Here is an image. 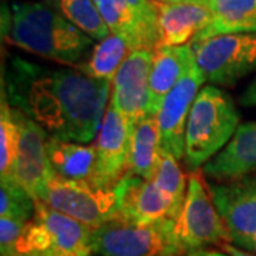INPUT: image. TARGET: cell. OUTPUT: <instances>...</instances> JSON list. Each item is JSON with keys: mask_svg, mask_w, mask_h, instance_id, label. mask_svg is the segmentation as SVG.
<instances>
[{"mask_svg": "<svg viewBox=\"0 0 256 256\" xmlns=\"http://www.w3.org/2000/svg\"><path fill=\"white\" fill-rule=\"evenodd\" d=\"M111 86L77 68H52L22 57L10 58L2 80L13 108L50 137L82 144L90 142L101 128Z\"/></svg>", "mask_w": 256, "mask_h": 256, "instance_id": "1", "label": "cell"}, {"mask_svg": "<svg viewBox=\"0 0 256 256\" xmlns=\"http://www.w3.org/2000/svg\"><path fill=\"white\" fill-rule=\"evenodd\" d=\"M8 34L24 52L73 67L82 64L94 47L92 37L46 3H16Z\"/></svg>", "mask_w": 256, "mask_h": 256, "instance_id": "2", "label": "cell"}, {"mask_svg": "<svg viewBox=\"0 0 256 256\" xmlns=\"http://www.w3.org/2000/svg\"><path fill=\"white\" fill-rule=\"evenodd\" d=\"M239 128V112L228 92L202 87L192 104L185 128L184 162L191 172L210 162L228 146Z\"/></svg>", "mask_w": 256, "mask_h": 256, "instance_id": "3", "label": "cell"}, {"mask_svg": "<svg viewBox=\"0 0 256 256\" xmlns=\"http://www.w3.org/2000/svg\"><path fill=\"white\" fill-rule=\"evenodd\" d=\"M92 229L36 201V210L12 256H90Z\"/></svg>", "mask_w": 256, "mask_h": 256, "instance_id": "4", "label": "cell"}, {"mask_svg": "<svg viewBox=\"0 0 256 256\" xmlns=\"http://www.w3.org/2000/svg\"><path fill=\"white\" fill-rule=\"evenodd\" d=\"M174 220L137 225L117 218L92 229V252L100 256H182L172 234Z\"/></svg>", "mask_w": 256, "mask_h": 256, "instance_id": "5", "label": "cell"}, {"mask_svg": "<svg viewBox=\"0 0 256 256\" xmlns=\"http://www.w3.org/2000/svg\"><path fill=\"white\" fill-rule=\"evenodd\" d=\"M172 234L185 255L230 242L225 222L198 171L188 176L185 201L180 215L174 220Z\"/></svg>", "mask_w": 256, "mask_h": 256, "instance_id": "6", "label": "cell"}, {"mask_svg": "<svg viewBox=\"0 0 256 256\" xmlns=\"http://www.w3.org/2000/svg\"><path fill=\"white\" fill-rule=\"evenodd\" d=\"M190 46L205 80L212 86H234L256 72V32L218 34Z\"/></svg>", "mask_w": 256, "mask_h": 256, "instance_id": "7", "label": "cell"}, {"mask_svg": "<svg viewBox=\"0 0 256 256\" xmlns=\"http://www.w3.org/2000/svg\"><path fill=\"white\" fill-rule=\"evenodd\" d=\"M40 201L92 229L118 218L114 188H98L90 181H70L53 174Z\"/></svg>", "mask_w": 256, "mask_h": 256, "instance_id": "8", "label": "cell"}, {"mask_svg": "<svg viewBox=\"0 0 256 256\" xmlns=\"http://www.w3.org/2000/svg\"><path fill=\"white\" fill-rule=\"evenodd\" d=\"M208 190L230 242L256 254V172L225 182L210 181Z\"/></svg>", "mask_w": 256, "mask_h": 256, "instance_id": "9", "label": "cell"}, {"mask_svg": "<svg viewBox=\"0 0 256 256\" xmlns=\"http://www.w3.org/2000/svg\"><path fill=\"white\" fill-rule=\"evenodd\" d=\"M205 82L206 80L198 67L196 60H194L181 80L165 97L156 114L161 136V150L171 154L178 161L184 160L185 128L190 111Z\"/></svg>", "mask_w": 256, "mask_h": 256, "instance_id": "10", "label": "cell"}, {"mask_svg": "<svg viewBox=\"0 0 256 256\" xmlns=\"http://www.w3.org/2000/svg\"><path fill=\"white\" fill-rule=\"evenodd\" d=\"M132 126L108 106L96 144V162L90 182L111 190L128 172Z\"/></svg>", "mask_w": 256, "mask_h": 256, "instance_id": "11", "label": "cell"}, {"mask_svg": "<svg viewBox=\"0 0 256 256\" xmlns=\"http://www.w3.org/2000/svg\"><path fill=\"white\" fill-rule=\"evenodd\" d=\"M13 110L20 128L13 180H16L36 201H40L46 192L47 184L54 174L47 156L48 134L26 114L16 108Z\"/></svg>", "mask_w": 256, "mask_h": 256, "instance_id": "12", "label": "cell"}, {"mask_svg": "<svg viewBox=\"0 0 256 256\" xmlns=\"http://www.w3.org/2000/svg\"><path fill=\"white\" fill-rule=\"evenodd\" d=\"M154 50H132L116 74L110 106L132 126L146 116L150 101V73Z\"/></svg>", "mask_w": 256, "mask_h": 256, "instance_id": "13", "label": "cell"}, {"mask_svg": "<svg viewBox=\"0 0 256 256\" xmlns=\"http://www.w3.org/2000/svg\"><path fill=\"white\" fill-rule=\"evenodd\" d=\"M118 218L137 225L171 220L170 205L152 181L127 172L114 186Z\"/></svg>", "mask_w": 256, "mask_h": 256, "instance_id": "14", "label": "cell"}, {"mask_svg": "<svg viewBox=\"0 0 256 256\" xmlns=\"http://www.w3.org/2000/svg\"><path fill=\"white\" fill-rule=\"evenodd\" d=\"M158 12L161 46H186L212 22L208 6L190 2L154 0Z\"/></svg>", "mask_w": 256, "mask_h": 256, "instance_id": "15", "label": "cell"}, {"mask_svg": "<svg viewBox=\"0 0 256 256\" xmlns=\"http://www.w3.org/2000/svg\"><path fill=\"white\" fill-rule=\"evenodd\" d=\"M252 172H256V121L239 126L228 146L204 166V174L214 182L232 181Z\"/></svg>", "mask_w": 256, "mask_h": 256, "instance_id": "16", "label": "cell"}, {"mask_svg": "<svg viewBox=\"0 0 256 256\" xmlns=\"http://www.w3.org/2000/svg\"><path fill=\"white\" fill-rule=\"evenodd\" d=\"M194 60L195 56L190 44L161 46L154 50L150 73V101L146 114L156 117L164 98L181 80Z\"/></svg>", "mask_w": 256, "mask_h": 256, "instance_id": "17", "label": "cell"}, {"mask_svg": "<svg viewBox=\"0 0 256 256\" xmlns=\"http://www.w3.org/2000/svg\"><path fill=\"white\" fill-rule=\"evenodd\" d=\"M101 18L106 22L110 33L121 37L131 50L160 47V37L154 34L142 23L137 14L118 0H94Z\"/></svg>", "mask_w": 256, "mask_h": 256, "instance_id": "18", "label": "cell"}, {"mask_svg": "<svg viewBox=\"0 0 256 256\" xmlns=\"http://www.w3.org/2000/svg\"><path fill=\"white\" fill-rule=\"evenodd\" d=\"M161 136L156 117L146 114L132 124L128 172L152 181L161 161Z\"/></svg>", "mask_w": 256, "mask_h": 256, "instance_id": "19", "label": "cell"}, {"mask_svg": "<svg viewBox=\"0 0 256 256\" xmlns=\"http://www.w3.org/2000/svg\"><path fill=\"white\" fill-rule=\"evenodd\" d=\"M205 4L212 13V22L192 42L226 33L256 32V0H205Z\"/></svg>", "mask_w": 256, "mask_h": 256, "instance_id": "20", "label": "cell"}, {"mask_svg": "<svg viewBox=\"0 0 256 256\" xmlns=\"http://www.w3.org/2000/svg\"><path fill=\"white\" fill-rule=\"evenodd\" d=\"M47 156L56 175L70 181H90L96 162V146L48 136Z\"/></svg>", "mask_w": 256, "mask_h": 256, "instance_id": "21", "label": "cell"}, {"mask_svg": "<svg viewBox=\"0 0 256 256\" xmlns=\"http://www.w3.org/2000/svg\"><path fill=\"white\" fill-rule=\"evenodd\" d=\"M131 52L132 50L121 37L111 33L92 47L88 57L76 68L92 78L112 82L121 64Z\"/></svg>", "mask_w": 256, "mask_h": 256, "instance_id": "22", "label": "cell"}, {"mask_svg": "<svg viewBox=\"0 0 256 256\" xmlns=\"http://www.w3.org/2000/svg\"><path fill=\"white\" fill-rule=\"evenodd\" d=\"M44 3L57 10L94 42H101L111 34L94 0H44Z\"/></svg>", "mask_w": 256, "mask_h": 256, "instance_id": "23", "label": "cell"}, {"mask_svg": "<svg viewBox=\"0 0 256 256\" xmlns=\"http://www.w3.org/2000/svg\"><path fill=\"white\" fill-rule=\"evenodd\" d=\"M152 182L156 184L158 191L162 194V196L168 202L171 220H175L182 210L186 190H188L186 178L178 164V160L171 154L162 151L161 161Z\"/></svg>", "mask_w": 256, "mask_h": 256, "instance_id": "24", "label": "cell"}, {"mask_svg": "<svg viewBox=\"0 0 256 256\" xmlns=\"http://www.w3.org/2000/svg\"><path fill=\"white\" fill-rule=\"evenodd\" d=\"M20 128L14 117L4 90H2L0 106V176L2 180L13 178V166L18 154Z\"/></svg>", "mask_w": 256, "mask_h": 256, "instance_id": "25", "label": "cell"}, {"mask_svg": "<svg viewBox=\"0 0 256 256\" xmlns=\"http://www.w3.org/2000/svg\"><path fill=\"white\" fill-rule=\"evenodd\" d=\"M36 210V200L16 180H2L0 182V216H12L28 220Z\"/></svg>", "mask_w": 256, "mask_h": 256, "instance_id": "26", "label": "cell"}, {"mask_svg": "<svg viewBox=\"0 0 256 256\" xmlns=\"http://www.w3.org/2000/svg\"><path fill=\"white\" fill-rule=\"evenodd\" d=\"M28 222L12 218V216H0V252L2 256H12L14 245L23 234Z\"/></svg>", "mask_w": 256, "mask_h": 256, "instance_id": "27", "label": "cell"}, {"mask_svg": "<svg viewBox=\"0 0 256 256\" xmlns=\"http://www.w3.org/2000/svg\"><path fill=\"white\" fill-rule=\"evenodd\" d=\"M128 9L132 10L138 18L142 20V23L150 28L154 34L160 37L161 42V33L158 26V12H156L154 0H118Z\"/></svg>", "mask_w": 256, "mask_h": 256, "instance_id": "28", "label": "cell"}, {"mask_svg": "<svg viewBox=\"0 0 256 256\" xmlns=\"http://www.w3.org/2000/svg\"><path fill=\"white\" fill-rule=\"evenodd\" d=\"M240 104L245 107H256V78L248 86L245 92L240 96Z\"/></svg>", "mask_w": 256, "mask_h": 256, "instance_id": "29", "label": "cell"}, {"mask_svg": "<svg viewBox=\"0 0 256 256\" xmlns=\"http://www.w3.org/2000/svg\"><path fill=\"white\" fill-rule=\"evenodd\" d=\"M220 248L224 249L225 254H228L230 256H256L252 252H248L245 249H240V248L235 246V245H230V244H224Z\"/></svg>", "mask_w": 256, "mask_h": 256, "instance_id": "30", "label": "cell"}, {"mask_svg": "<svg viewBox=\"0 0 256 256\" xmlns=\"http://www.w3.org/2000/svg\"><path fill=\"white\" fill-rule=\"evenodd\" d=\"M195 254L198 256H230L228 254H222V252H216V250H198Z\"/></svg>", "mask_w": 256, "mask_h": 256, "instance_id": "31", "label": "cell"}, {"mask_svg": "<svg viewBox=\"0 0 256 256\" xmlns=\"http://www.w3.org/2000/svg\"><path fill=\"white\" fill-rule=\"evenodd\" d=\"M160 2H172V3H176V2H190V3H201V4H205V0H160Z\"/></svg>", "mask_w": 256, "mask_h": 256, "instance_id": "32", "label": "cell"}, {"mask_svg": "<svg viewBox=\"0 0 256 256\" xmlns=\"http://www.w3.org/2000/svg\"><path fill=\"white\" fill-rule=\"evenodd\" d=\"M185 256H198L195 252H191V254H188V255H185Z\"/></svg>", "mask_w": 256, "mask_h": 256, "instance_id": "33", "label": "cell"}]
</instances>
